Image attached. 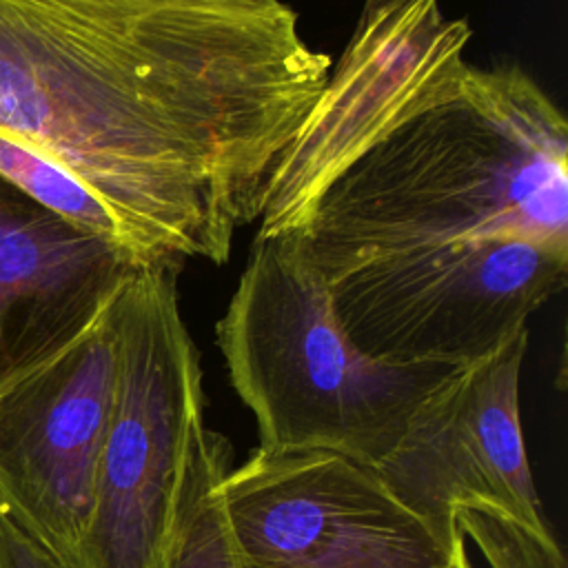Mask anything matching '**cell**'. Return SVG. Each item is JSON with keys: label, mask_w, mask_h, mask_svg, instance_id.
<instances>
[{"label": "cell", "mask_w": 568, "mask_h": 568, "mask_svg": "<svg viewBox=\"0 0 568 568\" xmlns=\"http://www.w3.org/2000/svg\"><path fill=\"white\" fill-rule=\"evenodd\" d=\"M180 271L140 264L111 304L115 382L82 568H155L169 530L189 435L206 408Z\"/></svg>", "instance_id": "277c9868"}, {"label": "cell", "mask_w": 568, "mask_h": 568, "mask_svg": "<svg viewBox=\"0 0 568 568\" xmlns=\"http://www.w3.org/2000/svg\"><path fill=\"white\" fill-rule=\"evenodd\" d=\"M0 568H60V566L0 508Z\"/></svg>", "instance_id": "5bb4252c"}, {"label": "cell", "mask_w": 568, "mask_h": 568, "mask_svg": "<svg viewBox=\"0 0 568 568\" xmlns=\"http://www.w3.org/2000/svg\"><path fill=\"white\" fill-rule=\"evenodd\" d=\"M135 266L0 178V390L78 339Z\"/></svg>", "instance_id": "30bf717a"}, {"label": "cell", "mask_w": 568, "mask_h": 568, "mask_svg": "<svg viewBox=\"0 0 568 568\" xmlns=\"http://www.w3.org/2000/svg\"><path fill=\"white\" fill-rule=\"evenodd\" d=\"M331 64L284 0H0V133L84 184L135 264H226Z\"/></svg>", "instance_id": "6da1fadb"}, {"label": "cell", "mask_w": 568, "mask_h": 568, "mask_svg": "<svg viewBox=\"0 0 568 568\" xmlns=\"http://www.w3.org/2000/svg\"><path fill=\"white\" fill-rule=\"evenodd\" d=\"M264 450H328L379 468L459 366L371 357L342 328L295 233L257 237L215 324Z\"/></svg>", "instance_id": "3957f363"}, {"label": "cell", "mask_w": 568, "mask_h": 568, "mask_svg": "<svg viewBox=\"0 0 568 568\" xmlns=\"http://www.w3.org/2000/svg\"><path fill=\"white\" fill-rule=\"evenodd\" d=\"M526 351L528 328L459 366L375 468L444 548L464 537L457 513L484 508L517 521L552 557L566 559L546 521L524 442L519 382Z\"/></svg>", "instance_id": "ba28073f"}, {"label": "cell", "mask_w": 568, "mask_h": 568, "mask_svg": "<svg viewBox=\"0 0 568 568\" xmlns=\"http://www.w3.org/2000/svg\"><path fill=\"white\" fill-rule=\"evenodd\" d=\"M111 304L78 339L0 390V508L60 568H82L93 513L115 382Z\"/></svg>", "instance_id": "9c48e42d"}, {"label": "cell", "mask_w": 568, "mask_h": 568, "mask_svg": "<svg viewBox=\"0 0 568 568\" xmlns=\"http://www.w3.org/2000/svg\"><path fill=\"white\" fill-rule=\"evenodd\" d=\"M220 497L251 568H446L464 539L444 548L375 468L328 450L255 448Z\"/></svg>", "instance_id": "52a82bcc"}, {"label": "cell", "mask_w": 568, "mask_h": 568, "mask_svg": "<svg viewBox=\"0 0 568 568\" xmlns=\"http://www.w3.org/2000/svg\"><path fill=\"white\" fill-rule=\"evenodd\" d=\"M459 532L470 539L488 568H568L552 557L524 526L484 508H466L455 517Z\"/></svg>", "instance_id": "4fadbf2b"}, {"label": "cell", "mask_w": 568, "mask_h": 568, "mask_svg": "<svg viewBox=\"0 0 568 568\" xmlns=\"http://www.w3.org/2000/svg\"><path fill=\"white\" fill-rule=\"evenodd\" d=\"M0 178L73 229L124 251L115 220L71 173L0 133ZM126 253V251H124ZM129 255V253H126Z\"/></svg>", "instance_id": "7c38bea8"}, {"label": "cell", "mask_w": 568, "mask_h": 568, "mask_svg": "<svg viewBox=\"0 0 568 568\" xmlns=\"http://www.w3.org/2000/svg\"><path fill=\"white\" fill-rule=\"evenodd\" d=\"M295 235L326 280L450 242L568 253V120L521 64H468L450 95L348 166Z\"/></svg>", "instance_id": "7a4b0ae2"}, {"label": "cell", "mask_w": 568, "mask_h": 568, "mask_svg": "<svg viewBox=\"0 0 568 568\" xmlns=\"http://www.w3.org/2000/svg\"><path fill=\"white\" fill-rule=\"evenodd\" d=\"M326 282L342 328L371 357L466 366L528 328L566 288L568 253L519 240L430 244Z\"/></svg>", "instance_id": "5b68a950"}, {"label": "cell", "mask_w": 568, "mask_h": 568, "mask_svg": "<svg viewBox=\"0 0 568 568\" xmlns=\"http://www.w3.org/2000/svg\"><path fill=\"white\" fill-rule=\"evenodd\" d=\"M231 442L197 417L155 568H248L224 515L220 481L231 470Z\"/></svg>", "instance_id": "8fae6325"}, {"label": "cell", "mask_w": 568, "mask_h": 568, "mask_svg": "<svg viewBox=\"0 0 568 568\" xmlns=\"http://www.w3.org/2000/svg\"><path fill=\"white\" fill-rule=\"evenodd\" d=\"M446 568H475V564H473V559H470V555H468V550H466V539H462V541L455 546V550H453L450 561H448Z\"/></svg>", "instance_id": "9a60e30c"}, {"label": "cell", "mask_w": 568, "mask_h": 568, "mask_svg": "<svg viewBox=\"0 0 568 568\" xmlns=\"http://www.w3.org/2000/svg\"><path fill=\"white\" fill-rule=\"evenodd\" d=\"M473 40L439 0H364L355 29L266 182L257 237L295 233L324 191L404 122L450 95Z\"/></svg>", "instance_id": "8992f818"}]
</instances>
